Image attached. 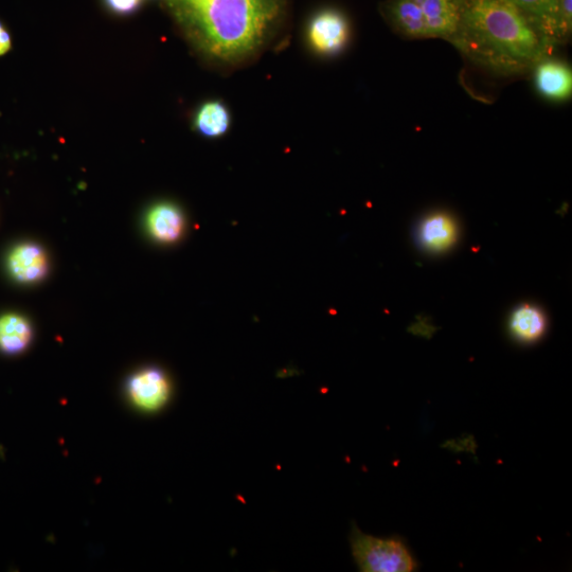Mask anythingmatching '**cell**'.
Wrapping results in <instances>:
<instances>
[{
	"mask_svg": "<svg viewBox=\"0 0 572 572\" xmlns=\"http://www.w3.org/2000/svg\"><path fill=\"white\" fill-rule=\"evenodd\" d=\"M381 13L393 30L407 39H431L423 12L416 0H387Z\"/></svg>",
	"mask_w": 572,
	"mask_h": 572,
	"instance_id": "7",
	"label": "cell"
},
{
	"mask_svg": "<svg viewBox=\"0 0 572 572\" xmlns=\"http://www.w3.org/2000/svg\"><path fill=\"white\" fill-rule=\"evenodd\" d=\"M535 86L550 100L563 101L572 93V73L570 67L557 60L546 58L533 69Z\"/></svg>",
	"mask_w": 572,
	"mask_h": 572,
	"instance_id": "10",
	"label": "cell"
},
{
	"mask_svg": "<svg viewBox=\"0 0 572 572\" xmlns=\"http://www.w3.org/2000/svg\"><path fill=\"white\" fill-rule=\"evenodd\" d=\"M11 49V37L7 29L0 23V57Z\"/></svg>",
	"mask_w": 572,
	"mask_h": 572,
	"instance_id": "17",
	"label": "cell"
},
{
	"mask_svg": "<svg viewBox=\"0 0 572 572\" xmlns=\"http://www.w3.org/2000/svg\"><path fill=\"white\" fill-rule=\"evenodd\" d=\"M512 334L525 343L535 342L546 330V318L541 310L522 306L514 311L510 320Z\"/></svg>",
	"mask_w": 572,
	"mask_h": 572,
	"instance_id": "15",
	"label": "cell"
},
{
	"mask_svg": "<svg viewBox=\"0 0 572 572\" xmlns=\"http://www.w3.org/2000/svg\"><path fill=\"white\" fill-rule=\"evenodd\" d=\"M522 10L554 47L566 43L572 31L571 0H506Z\"/></svg>",
	"mask_w": 572,
	"mask_h": 572,
	"instance_id": "4",
	"label": "cell"
},
{
	"mask_svg": "<svg viewBox=\"0 0 572 572\" xmlns=\"http://www.w3.org/2000/svg\"><path fill=\"white\" fill-rule=\"evenodd\" d=\"M205 50L225 64L256 55L279 24L284 0H175Z\"/></svg>",
	"mask_w": 572,
	"mask_h": 572,
	"instance_id": "2",
	"label": "cell"
},
{
	"mask_svg": "<svg viewBox=\"0 0 572 572\" xmlns=\"http://www.w3.org/2000/svg\"><path fill=\"white\" fill-rule=\"evenodd\" d=\"M127 391L134 406L146 413H156L168 404L172 387L164 371L147 368L132 375Z\"/></svg>",
	"mask_w": 572,
	"mask_h": 572,
	"instance_id": "6",
	"label": "cell"
},
{
	"mask_svg": "<svg viewBox=\"0 0 572 572\" xmlns=\"http://www.w3.org/2000/svg\"><path fill=\"white\" fill-rule=\"evenodd\" d=\"M196 130L208 138L223 136L230 127V113L220 101L204 103L194 118Z\"/></svg>",
	"mask_w": 572,
	"mask_h": 572,
	"instance_id": "14",
	"label": "cell"
},
{
	"mask_svg": "<svg viewBox=\"0 0 572 572\" xmlns=\"http://www.w3.org/2000/svg\"><path fill=\"white\" fill-rule=\"evenodd\" d=\"M12 276L23 283L41 280L47 273L48 261L44 250L34 244L16 246L8 258Z\"/></svg>",
	"mask_w": 572,
	"mask_h": 572,
	"instance_id": "11",
	"label": "cell"
},
{
	"mask_svg": "<svg viewBox=\"0 0 572 572\" xmlns=\"http://www.w3.org/2000/svg\"><path fill=\"white\" fill-rule=\"evenodd\" d=\"M353 557L365 572H409L416 567L407 548L396 540H383L354 529L351 535Z\"/></svg>",
	"mask_w": 572,
	"mask_h": 572,
	"instance_id": "3",
	"label": "cell"
},
{
	"mask_svg": "<svg viewBox=\"0 0 572 572\" xmlns=\"http://www.w3.org/2000/svg\"><path fill=\"white\" fill-rule=\"evenodd\" d=\"M349 34L346 16L334 9H325L314 14L307 29L310 46L321 56L336 55L346 46Z\"/></svg>",
	"mask_w": 572,
	"mask_h": 572,
	"instance_id": "5",
	"label": "cell"
},
{
	"mask_svg": "<svg viewBox=\"0 0 572 572\" xmlns=\"http://www.w3.org/2000/svg\"><path fill=\"white\" fill-rule=\"evenodd\" d=\"M147 225L150 235L156 241L168 244L182 237L185 220L180 209L172 204L163 203L149 211Z\"/></svg>",
	"mask_w": 572,
	"mask_h": 572,
	"instance_id": "12",
	"label": "cell"
},
{
	"mask_svg": "<svg viewBox=\"0 0 572 572\" xmlns=\"http://www.w3.org/2000/svg\"><path fill=\"white\" fill-rule=\"evenodd\" d=\"M141 0H106V4L117 13H131L135 11Z\"/></svg>",
	"mask_w": 572,
	"mask_h": 572,
	"instance_id": "16",
	"label": "cell"
},
{
	"mask_svg": "<svg viewBox=\"0 0 572 572\" xmlns=\"http://www.w3.org/2000/svg\"><path fill=\"white\" fill-rule=\"evenodd\" d=\"M31 338L32 329L24 317L15 314L0 317V350L20 353L28 347Z\"/></svg>",
	"mask_w": 572,
	"mask_h": 572,
	"instance_id": "13",
	"label": "cell"
},
{
	"mask_svg": "<svg viewBox=\"0 0 572 572\" xmlns=\"http://www.w3.org/2000/svg\"><path fill=\"white\" fill-rule=\"evenodd\" d=\"M458 239L456 221L445 212L429 214L417 229L418 243L426 252L440 254L448 252Z\"/></svg>",
	"mask_w": 572,
	"mask_h": 572,
	"instance_id": "9",
	"label": "cell"
},
{
	"mask_svg": "<svg viewBox=\"0 0 572 572\" xmlns=\"http://www.w3.org/2000/svg\"><path fill=\"white\" fill-rule=\"evenodd\" d=\"M452 44L502 76L528 73L553 48L530 17L506 0H461L459 31Z\"/></svg>",
	"mask_w": 572,
	"mask_h": 572,
	"instance_id": "1",
	"label": "cell"
},
{
	"mask_svg": "<svg viewBox=\"0 0 572 572\" xmlns=\"http://www.w3.org/2000/svg\"><path fill=\"white\" fill-rule=\"evenodd\" d=\"M425 17L431 39L452 43L459 31L461 0H416Z\"/></svg>",
	"mask_w": 572,
	"mask_h": 572,
	"instance_id": "8",
	"label": "cell"
}]
</instances>
